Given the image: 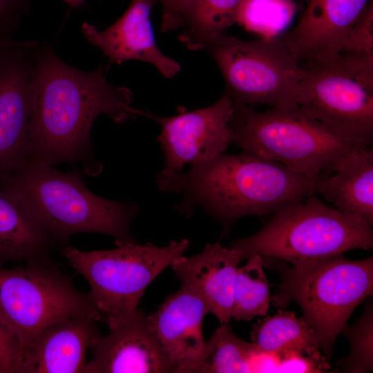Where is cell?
<instances>
[{
	"instance_id": "obj_5",
	"label": "cell",
	"mask_w": 373,
	"mask_h": 373,
	"mask_svg": "<svg viewBox=\"0 0 373 373\" xmlns=\"http://www.w3.org/2000/svg\"><path fill=\"white\" fill-rule=\"evenodd\" d=\"M230 126L232 143L242 151L280 163L314 182L356 146L297 108L258 112L234 103Z\"/></svg>"
},
{
	"instance_id": "obj_23",
	"label": "cell",
	"mask_w": 373,
	"mask_h": 373,
	"mask_svg": "<svg viewBox=\"0 0 373 373\" xmlns=\"http://www.w3.org/2000/svg\"><path fill=\"white\" fill-rule=\"evenodd\" d=\"M242 0H191L178 39L191 50L204 49L236 21Z\"/></svg>"
},
{
	"instance_id": "obj_9",
	"label": "cell",
	"mask_w": 373,
	"mask_h": 373,
	"mask_svg": "<svg viewBox=\"0 0 373 373\" xmlns=\"http://www.w3.org/2000/svg\"><path fill=\"white\" fill-rule=\"evenodd\" d=\"M218 65L236 104L296 108L305 68L280 36L244 41L222 33L204 46Z\"/></svg>"
},
{
	"instance_id": "obj_15",
	"label": "cell",
	"mask_w": 373,
	"mask_h": 373,
	"mask_svg": "<svg viewBox=\"0 0 373 373\" xmlns=\"http://www.w3.org/2000/svg\"><path fill=\"white\" fill-rule=\"evenodd\" d=\"M157 0H131L124 13L111 26L99 30L84 22L81 31L85 38L108 59V65L137 60L154 66L168 79L181 70L178 62L157 47L151 22L152 8Z\"/></svg>"
},
{
	"instance_id": "obj_25",
	"label": "cell",
	"mask_w": 373,
	"mask_h": 373,
	"mask_svg": "<svg viewBox=\"0 0 373 373\" xmlns=\"http://www.w3.org/2000/svg\"><path fill=\"white\" fill-rule=\"evenodd\" d=\"M296 10L294 0H242L236 23L262 37H276L291 23Z\"/></svg>"
},
{
	"instance_id": "obj_4",
	"label": "cell",
	"mask_w": 373,
	"mask_h": 373,
	"mask_svg": "<svg viewBox=\"0 0 373 373\" xmlns=\"http://www.w3.org/2000/svg\"><path fill=\"white\" fill-rule=\"evenodd\" d=\"M372 247V225L330 208L315 194L275 212L259 231L230 246L241 260L259 255L292 265Z\"/></svg>"
},
{
	"instance_id": "obj_18",
	"label": "cell",
	"mask_w": 373,
	"mask_h": 373,
	"mask_svg": "<svg viewBox=\"0 0 373 373\" xmlns=\"http://www.w3.org/2000/svg\"><path fill=\"white\" fill-rule=\"evenodd\" d=\"M241 261L236 250L216 242L207 244L195 256L178 257L171 267L181 285L197 294L209 313L224 324L232 318L237 269Z\"/></svg>"
},
{
	"instance_id": "obj_7",
	"label": "cell",
	"mask_w": 373,
	"mask_h": 373,
	"mask_svg": "<svg viewBox=\"0 0 373 373\" xmlns=\"http://www.w3.org/2000/svg\"><path fill=\"white\" fill-rule=\"evenodd\" d=\"M372 291V257L354 260L338 255L288 268L271 301L280 307L297 303L330 355L352 313Z\"/></svg>"
},
{
	"instance_id": "obj_31",
	"label": "cell",
	"mask_w": 373,
	"mask_h": 373,
	"mask_svg": "<svg viewBox=\"0 0 373 373\" xmlns=\"http://www.w3.org/2000/svg\"><path fill=\"white\" fill-rule=\"evenodd\" d=\"M162 5L161 32H167L182 27L191 0H157Z\"/></svg>"
},
{
	"instance_id": "obj_26",
	"label": "cell",
	"mask_w": 373,
	"mask_h": 373,
	"mask_svg": "<svg viewBox=\"0 0 373 373\" xmlns=\"http://www.w3.org/2000/svg\"><path fill=\"white\" fill-rule=\"evenodd\" d=\"M349 341L350 354L339 361L342 372L363 373L373 370V309L367 305L362 316L351 326L345 325L341 332Z\"/></svg>"
},
{
	"instance_id": "obj_27",
	"label": "cell",
	"mask_w": 373,
	"mask_h": 373,
	"mask_svg": "<svg viewBox=\"0 0 373 373\" xmlns=\"http://www.w3.org/2000/svg\"><path fill=\"white\" fill-rule=\"evenodd\" d=\"M341 53L373 58V3L370 0L351 28Z\"/></svg>"
},
{
	"instance_id": "obj_17",
	"label": "cell",
	"mask_w": 373,
	"mask_h": 373,
	"mask_svg": "<svg viewBox=\"0 0 373 373\" xmlns=\"http://www.w3.org/2000/svg\"><path fill=\"white\" fill-rule=\"evenodd\" d=\"M208 313L203 300L181 285L149 315L151 327L174 372L185 373L201 355L206 343L202 324Z\"/></svg>"
},
{
	"instance_id": "obj_10",
	"label": "cell",
	"mask_w": 373,
	"mask_h": 373,
	"mask_svg": "<svg viewBox=\"0 0 373 373\" xmlns=\"http://www.w3.org/2000/svg\"><path fill=\"white\" fill-rule=\"evenodd\" d=\"M82 315L101 321L88 292L77 289L51 258L11 269L0 267V319L22 350L51 323Z\"/></svg>"
},
{
	"instance_id": "obj_14",
	"label": "cell",
	"mask_w": 373,
	"mask_h": 373,
	"mask_svg": "<svg viewBox=\"0 0 373 373\" xmlns=\"http://www.w3.org/2000/svg\"><path fill=\"white\" fill-rule=\"evenodd\" d=\"M370 0H307L299 21L280 35L305 66L325 64L341 52L349 32Z\"/></svg>"
},
{
	"instance_id": "obj_16",
	"label": "cell",
	"mask_w": 373,
	"mask_h": 373,
	"mask_svg": "<svg viewBox=\"0 0 373 373\" xmlns=\"http://www.w3.org/2000/svg\"><path fill=\"white\" fill-rule=\"evenodd\" d=\"M92 316H68L44 328L22 350L19 373H82L100 336Z\"/></svg>"
},
{
	"instance_id": "obj_35",
	"label": "cell",
	"mask_w": 373,
	"mask_h": 373,
	"mask_svg": "<svg viewBox=\"0 0 373 373\" xmlns=\"http://www.w3.org/2000/svg\"><path fill=\"white\" fill-rule=\"evenodd\" d=\"M0 373H1V372H0Z\"/></svg>"
},
{
	"instance_id": "obj_30",
	"label": "cell",
	"mask_w": 373,
	"mask_h": 373,
	"mask_svg": "<svg viewBox=\"0 0 373 373\" xmlns=\"http://www.w3.org/2000/svg\"><path fill=\"white\" fill-rule=\"evenodd\" d=\"M298 352H287L278 355L280 358L279 370L283 372H320L327 368L321 355L305 356Z\"/></svg>"
},
{
	"instance_id": "obj_8",
	"label": "cell",
	"mask_w": 373,
	"mask_h": 373,
	"mask_svg": "<svg viewBox=\"0 0 373 373\" xmlns=\"http://www.w3.org/2000/svg\"><path fill=\"white\" fill-rule=\"evenodd\" d=\"M305 68L296 108L353 145L372 147L373 59L340 53Z\"/></svg>"
},
{
	"instance_id": "obj_24",
	"label": "cell",
	"mask_w": 373,
	"mask_h": 373,
	"mask_svg": "<svg viewBox=\"0 0 373 373\" xmlns=\"http://www.w3.org/2000/svg\"><path fill=\"white\" fill-rule=\"evenodd\" d=\"M238 267L233 292L231 316L249 321L266 315L271 302L268 280L263 267L264 258L254 255Z\"/></svg>"
},
{
	"instance_id": "obj_6",
	"label": "cell",
	"mask_w": 373,
	"mask_h": 373,
	"mask_svg": "<svg viewBox=\"0 0 373 373\" xmlns=\"http://www.w3.org/2000/svg\"><path fill=\"white\" fill-rule=\"evenodd\" d=\"M109 250L82 251L69 245L62 254L90 286L101 321L109 329L131 315L148 286L189 246L186 239L164 247L135 241L117 242Z\"/></svg>"
},
{
	"instance_id": "obj_20",
	"label": "cell",
	"mask_w": 373,
	"mask_h": 373,
	"mask_svg": "<svg viewBox=\"0 0 373 373\" xmlns=\"http://www.w3.org/2000/svg\"><path fill=\"white\" fill-rule=\"evenodd\" d=\"M58 242L30 214L0 189V267L50 258Z\"/></svg>"
},
{
	"instance_id": "obj_28",
	"label": "cell",
	"mask_w": 373,
	"mask_h": 373,
	"mask_svg": "<svg viewBox=\"0 0 373 373\" xmlns=\"http://www.w3.org/2000/svg\"><path fill=\"white\" fill-rule=\"evenodd\" d=\"M21 354L19 340L0 319L1 373H19Z\"/></svg>"
},
{
	"instance_id": "obj_32",
	"label": "cell",
	"mask_w": 373,
	"mask_h": 373,
	"mask_svg": "<svg viewBox=\"0 0 373 373\" xmlns=\"http://www.w3.org/2000/svg\"><path fill=\"white\" fill-rule=\"evenodd\" d=\"M27 41L28 40H17L12 37H8L0 34V50L6 48L23 44Z\"/></svg>"
},
{
	"instance_id": "obj_33",
	"label": "cell",
	"mask_w": 373,
	"mask_h": 373,
	"mask_svg": "<svg viewBox=\"0 0 373 373\" xmlns=\"http://www.w3.org/2000/svg\"><path fill=\"white\" fill-rule=\"evenodd\" d=\"M68 6V8L74 9L80 8L87 0H62Z\"/></svg>"
},
{
	"instance_id": "obj_11",
	"label": "cell",
	"mask_w": 373,
	"mask_h": 373,
	"mask_svg": "<svg viewBox=\"0 0 373 373\" xmlns=\"http://www.w3.org/2000/svg\"><path fill=\"white\" fill-rule=\"evenodd\" d=\"M173 116L146 111V117L161 127L157 136L164 157L165 172H181L186 164L206 162L225 153L233 141L230 122L233 99L224 93L209 106L194 111L179 108Z\"/></svg>"
},
{
	"instance_id": "obj_3",
	"label": "cell",
	"mask_w": 373,
	"mask_h": 373,
	"mask_svg": "<svg viewBox=\"0 0 373 373\" xmlns=\"http://www.w3.org/2000/svg\"><path fill=\"white\" fill-rule=\"evenodd\" d=\"M84 172L62 173L30 161L20 171L0 175V189L30 214L62 247L79 233H97L117 242L135 241L131 224L139 207L92 193Z\"/></svg>"
},
{
	"instance_id": "obj_19",
	"label": "cell",
	"mask_w": 373,
	"mask_h": 373,
	"mask_svg": "<svg viewBox=\"0 0 373 373\" xmlns=\"http://www.w3.org/2000/svg\"><path fill=\"white\" fill-rule=\"evenodd\" d=\"M316 194L339 212L373 224V149L356 146L315 182Z\"/></svg>"
},
{
	"instance_id": "obj_1",
	"label": "cell",
	"mask_w": 373,
	"mask_h": 373,
	"mask_svg": "<svg viewBox=\"0 0 373 373\" xmlns=\"http://www.w3.org/2000/svg\"><path fill=\"white\" fill-rule=\"evenodd\" d=\"M106 67L93 71L72 67L48 44H39L32 74L33 111L29 123L30 161L54 165L83 162L90 175L101 163L93 155L90 131L94 121L106 115L123 124L146 111L133 106V92L106 79Z\"/></svg>"
},
{
	"instance_id": "obj_21",
	"label": "cell",
	"mask_w": 373,
	"mask_h": 373,
	"mask_svg": "<svg viewBox=\"0 0 373 373\" xmlns=\"http://www.w3.org/2000/svg\"><path fill=\"white\" fill-rule=\"evenodd\" d=\"M252 343L260 353L280 355L298 352L309 356L319 354L322 345L319 336L302 317L294 312L278 309L253 325Z\"/></svg>"
},
{
	"instance_id": "obj_13",
	"label": "cell",
	"mask_w": 373,
	"mask_h": 373,
	"mask_svg": "<svg viewBox=\"0 0 373 373\" xmlns=\"http://www.w3.org/2000/svg\"><path fill=\"white\" fill-rule=\"evenodd\" d=\"M91 345L82 373H166L174 369L149 320L137 309Z\"/></svg>"
},
{
	"instance_id": "obj_29",
	"label": "cell",
	"mask_w": 373,
	"mask_h": 373,
	"mask_svg": "<svg viewBox=\"0 0 373 373\" xmlns=\"http://www.w3.org/2000/svg\"><path fill=\"white\" fill-rule=\"evenodd\" d=\"M30 9L29 0H0V34L14 37Z\"/></svg>"
},
{
	"instance_id": "obj_34",
	"label": "cell",
	"mask_w": 373,
	"mask_h": 373,
	"mask_svg": "<svg viewBox=\"0 0 373 373\" xmlns=\"http://www.w3.org/2000/svg\"><path fill=\"white\" fill-rule=\"evenodd\" d=\"M294 1H296V0H294Z\"/></svg>"
},
{
	"instance_id": "obj_2",
	"label": "cell",
	"mask_w": 373,
	"mask_h": 373,
	"mask_svg": "<svg viewBox=\"0 0 373 373\" xmlns=\"http://www.w3.org/2000/svg\"><path fill=\"white\" fill-rule=\"evenodd\" d=\"M156 183L160 191L182 196L175 204L181 214L201 208L224 229L242 217L273 214L316 195L314 181L246 151L191 164L185 173L161 170Z\"/></svg>"
},
{
	"instance_id": "obj_22",
	"label": "cell",
	"mask_w": 373,
	"mask_h": 373,
	"mask_svg": "<svg viewBox=\"0 0 373 373\" xmlns=\"http://www.w3.org/2000/svg\"><path fill=\"white\" fill-rule=\"evenodd\" d=\"M260 353L253 343L240 339L227 323L222 324L185 373L251 372L252 358Z\"/></svg>"
},
{
	"instance_id": "obj_12",
	"label": "cell",
	"mask_w": 373,
	"mask_h": 373,
	"mask_svg": "<svg viewBox=\"0 0 373 373\" xmlns=\"http://www.w3.org/2000/svg\"><path fill=\"white\" fill-rule=\"evenodd\" d=\"M39 44L28 40L0 50V175L19 172L30 162L32 74Z\"/></svg>"
}]
</instances>
